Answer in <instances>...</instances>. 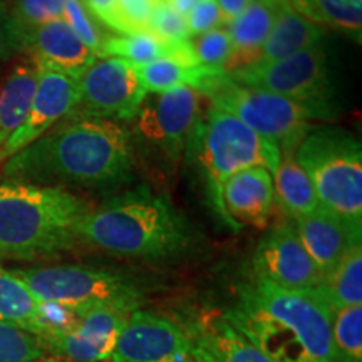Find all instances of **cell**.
I'll use <instances>...</instances> for the list:
<instances>
[{
    "label": "cell",
    "mask_w": 362,
    "mask_h": 362,
    "mask_svg": "<svg viewBox=\"0 0 362 362\" xmlns=\"http://www.w3.org/2000/svg\"><path fill=\"white\" fill-rule=\"evenodd\" d=\"M255 279L287 291H310L322 280V274L305 252L291 223L270 228L253 253Z\"/></svg>",
    "instance_id": "4fadbf2b"
},
{
    "label": "cell",
    "mask_w": 362,
    "mask_h": 362,
    "mask_svg": "<svg viewBox=\"0 0 362 362\" xmlns=\"http://www.w3.org/2000/svg\"><path fill=\"white\" fill-rule=\"evenodd\" d=\"M292 225L322 277L347 255V252L362 243V230L322 206L296 218Z\"/></svg>",
    "instance_id": "9a60e30c"
},
{
    "label": "cell",
    "mask_w": 362,
    "mask_h": 362,
    "mask_svg": "<svg viewBox=\"0 0 362 362\" xmlns=\"http://www.w3.org/2000/svg\"><path fill=\"white\" fill-rule=\"evenodd\" d=\"M332 362H362V305L334 312Z\"/></svg>",
    "instance_id": "f1b7e54d"
},
{
    "label": "cell",
    "mask_w": 362,
    "mask_h": 362,
    "mask_svg": "<svg viewBox=\"0 0 362 362\" xmlns=\"http://www.w3.org/2000/svg\"><path fill=\"white\" fill-rule=\"evenodd\" d=\"M64 119L8 158L4 180L94 192H111L134 180L136 158L123 124L86 112Z\"/></svg>",
    "instance_id": "6da1fadb"
},
{
    "label": "cell",
    "mask_w": 362,
    "mask_h": 362,
    "mask_svg": "<svg viewBox=\"0 0 362 362\" xmlns=\"http://www.w3.org/2000/svg\"><path fill=\"white\" fill-rule=\"evenodd\" d=\"M146 93H163L175 88H192L203 93L225 74L220 67L185 66L171 59H160L149 64H134Z\"/></svg>",
    "instance_id": "d4e9b609"
},
{
    "label": "cell",
    "mask_w": 362,
    "mask_h": 362,
    "mask_svg": "<svg viewBox=\"0 0 362 362\" xmlns=\"http://www.w3.org/2000/svg\"><path fill=\"white\" fill-rule=\"evenodd\" d=\"M30 362H62L59 359H54V357H40V359H35V361H30Z\"/></svg>",
    "instance_id": "ab89813d"
},
{
    "label": "cell",
    "mask_w": 362,
    "mask_h": 362,
    "mask_svg": "<svg viewBox=\"0 0 362 362\" xmlns=\"http://www.w3.org/2000/svg\"><path fill=\"white\" fill-rule=\"evenodd\" d=\"M188 146L197 149V161L205 181L208 200L228 226L230 221L221 203L225 181L253 166H262L274 175L280 161L279 146L214 104L203 112Z\"/></svg>",
    "instance_id": "5b68a950"
},
{
    "label": "cell",
    "mask_w": 362,
    "mask_h": 362,
    "mask_svg": "<svg viewBox=\"0 0 362 362\" xmlns=\"http://www.w3.org/2000/svg\"><path fill=\"white\" fill-rule=\"evenodd\" d=\"M317 25H327L361 44L362 0H285Z\"/></svg>",
    "instance_id": "4316f807"
},
{
    "label": "cell",
    "mask_w": 362,
    "mask_h": 362,
    "mask_svg": "<svg viewBox=\"0 0 362 362\" xmlns=\"http://www.w3.org/2000/svg\"><path fill=\"white\" fill-rule=\"evenodd\" d=\"M16 51V44L8 29V13L6 7L0 6V59L11 57Z\"/></svg>",
    "instance_id": "8d00e7d4"
},
{
    "label": "cell",
    "mask_w": 362,
    "mask_h": 362,
    "mask_svg": "<svg viewBox=\"0 0 362 362\" xmlns=\"http://www.w3.org/2000/svg\"><path fill=\"white\" fill-rule=\"evenodd\" d=\"M116 2L117 0H83L86 8L90 12V16L94 19L119 33L116 16Z\"/></svg>",
    "instance_id": "d590c367"
},
{
    "label": "cell",
    "mask_w": 362,
    "mask_h": 362,
    "mask_svg": "<svg viewBox=\"0 0 362 362\" xmlns=\"http://www.w3.org/2000/svg\"><path fill=\"white\" fill-rule=\"evenodd\" d=\"M66 0H13L8 13V29L17 51H22L27 37L40 25L62 19Z\"/></svg>",
    "instance_id": "83f0119b"
},
{
    "label": "cell",
    "mask_w": 362,
    "mask_h": 362,
    "mask_svg": "<svg viewBox=\"0 0 362 362\" xmlns=\"http://www.w3.org/2000/svg\"><path fill=\"white\" fill-rule=\"evenodd\" d=\"M221 203L232 228L238 230L242 225L264 228L275 203L272 173L253 166L232 175L221 189Z\"/></svg>",
    "instance_id": "2e32d148"
},
{
    "label": "cell",
    "mask_w": 362,
    "mask_h": 362,
    "mask_svg": "<svg viewBox=\"0 0 362 362\" xmlns=\"http://www.w3.org/2000/svg\"><path fill=\"white\" fill-rule=\"evenodd\" d=\"M44 356L45 351L35 334L0 322V362H30Z\"/></svg>",
    "instance_id": "f546056e"
},
{
    "label": "cell",
    "mask_w": 362,
    "mask_h": 362,
    "mask_svg": "<svg viewBox=\"0 0 362 362\" xmlns=\"http://www.w3.org/2000/svg\"><path fill=\"white\" fill-rule=\"evenodd\" d=\"M158 0H117L116 16L121 34L148 33L149 17Z\"/></svg>",
    "instance_id": "836d02e7"
},
{
    "label": "cell",
    "mask_w": 362,
    "mask_h": 362,
    "mask_svg": "<svg viewBox=\"0 0 362 362\" xmlns=\"http://www.w3.org/2000/svg\"><path fill=\"white\" fill-rule=\"evenodd\" d=\"M0 322L16 325L35 336L51 329L47 305L34 296L16 270L0 265Z\"/></svg>",
    "instance_id": "44dd1931"
},
{
    "label": "cell",
    "mask_w": 362,
    "mask_h": 362,
    "mask_svg": "<svg viewBox=\"0 0 362 362\" xmlns=\"http://www.w3.org/2000/svg\"><path fill=\"white\" fill-rule=\"evenodd\" d=\"M62 21L67 27L76 34L81 42L96 54V57H101V47L104 39L103 33L99 30L98 22L90 16V12L86 8L83 0H66L64 11H62Z\"/></svg>",
    "instance_id": "1f68e13d"
},
{
    "label": "cell",
    "mask_w": 362,
    "mask_h": 362,
    "mask_svg": "<svg viewBox=\"0 0 362 362\" xmlns=\"http://www.w3.org/2000/svg\"><path fill=\"white\" fill-rule=\"evenodd\" d=\"M111 362H197L183 324L134 310L117 339Z\"/></svg>",
    "instance_id": "7c38bea8"
},
{
    "label": "cell",
    "mask_w": 362,
    "mask_h": 362,
    "mask_svg": "<svg viewBox=\"0 0 362 362\" xmlns=\"http://www.w3.org/2000/svg\"><path fill=\"white\" fill-rule=\"evenodd\" d=\"M22 51L30 54L37 69L61 72L74 79H79L81 74L98 59L96 54L76 37L62 19L37 27L27 37Z\"/></svg>",
    "instance_id": "e0dca14e"
},
{
    "label": "cell",
    "mask_w": 362,
    "mask_h": 362,
    "mask_svg": "<svg viewBox=\"0 0 362 362\" xmlns=\"http://www.w3.org/2000/svg\"><path fill=\"white\" fill-rule=\"evenodd\" d=\"M89 202L66 188L4 181L0 185V259L57 257L79 242Z\"/></svg>",
    "instance_id": "277c9868"
},
{
    "label": "cell",
    "mask_w": 362,
    "mask_h": 362,
    "mask_svg": "<svg viewBox=\"0 0 362 362\" xmlns=\"http://www.w3.org/2000/svg\"><path fill=\"white\" fill-rule=\"evenodd\" d=\"M252 0H216L225 24H230L235 17H238L248 7Z\"/></svg>",
    "instance_id": "74e56055"
},
{
    "label": "cell",
    "mask_w": 362,
    "mask_h": 362,
    "mask_svg": "<svg viewBox=\"0 0 362 362\" xmlns=\"http://www.w3.org/2000/svg\"><path fill=\"white\" fill-rule=\"evenodd\" d=\"M197 362H274L242 336L225 314L183 324Z\"/></svg>",
    "instance_id": "ac0fdd59"
},
{
    "label": "cell",
    "mask_w": 362,
    "mask_h": 362,
    "mask_svg": "<svg viewBox=\"0 0 362 362\" xmlns=\"http://www.w3.org/2000/svg\"><path fill=\"white\" fill-rule=\"evenodd\" d=\"M205 94L192 88L148 93L129 121L128 134L136 163L143 158L165 176L175 173L205 112Z\"/></svg>",
    "instance_id": "52a82bcc"
},
{
    "label": "cell",
    "mask_w": 362,
    "mask_h": 362,
    "mask_svg": "<svg viewBox=\"0 0 362 362\" xmlns=\"http://www.w3.org/2000/svg\"><path fill=\"white\" fill-rule=\"evenodd\" d=\"M16 274L40 302L74 315L94 309L134 312L141 304V291L129 279L107 270L57 265L16 270Z\"/></svg>",
    "instance_id": "9c48e42d"
},
{
    "label": "cell",
    "mask_w": 362,
    "mask_h": 362,
    "mask_svg": "<svg viewBox=\"0 0 362 362\" xmlns=\"http://www.w3.org/2000/svg\"><path fill=\"white\" fill-rule=\"evenodd\" d=\"M277 11L279 0H252L245 11L226 24L233 52L223 67L225 72L255 64L277 17Z\"/></svg>",
    "instance_id": "d6986e66"
},
{
    "label": "cell",
    "mask_w": 362,
    "mask_h": 362,
    "mask_svg": "<svg viewBox=\"0 0 362 362\" xmlns=\"http://www.w3.org/2000/svg\"><path fill=\"white\" fill-rule=\"evenodd\" d=\"M314 185L319 205L362 230V146L342 128L319 126L293 153Z\"/></svg>",
    "instance_id": "8992f818"
},
{
    "label": "cell",
    "mask_w": 362,
    "mask_h": 362,
    "mask_svg": "<svg viewBox=\"0 0 362 362\" xmlns=\"http://www.w3.org/2000/svg\"><path fill=\"white\" fill-rule=\"evenodd\" d=\"M168 2H170V6L173 7L181 17H185V19H187L189 11H192V8L197 6L200 0H168Z\"/></svg>",
    "instance_id": "f35d334b"
},
{
    "label": "cell",
    "mask_w": 362,
    "mask_h": 362,
    "mask_svg": "<svg viewBox=\"0 0 362 362\" xmlns=\"http://www.w3.org/2000/svg\"><path fill=\"white\" fill-rule=\"evenodd\" d=\"M296 151H280V161L274 171L275 202L292 220L309 215L319 208L314 185L293 158Z\"/></svg>",
    "instance_id": "cb8c5ba5"
},
{
    "label": "cell",
    "mask_w": 362,
    "mask_h": 362,
    "mask_svg": "<svg viewBox=\"0 0 362 362\" xmlns=\"http://www.w3.org/2000/svg\"><path fill=\"white\" fill-rule=\"evenodd\" d=\"M79 84V112L129 123L148 96L133 62L121 57H101L86 69Z\"/></svg>",
    "instance_id": "8fae6325"
},
{
    "label": "cell",
    "mask_w": 362,
    "mask_h": 362,
    "mask_svg": "<svg viewBox=\"0 0 362 362\" xmlns=\"http://www.w3.org/2000/svg\"><path fill=\"white\" fill-rule=\"evenodd\" d=\"M35 86L37 67L30 61L17 64L4 81L0 88V151L24 123L30 110Z\"/></svg>",
    "instance_id": "603a6c76"
},
{
    "label": "cell",
    "mask_w": 362,
    "mask_h": 362,
    "mask_svg": "<svg viewBox=\"0 0 362 362\" xmlns=\"http://www.w3.org/2000/svg\"><path fill=\"white\" fill-rule=\"evenodd\" d=\"M101 57H121L133 64H149L160 59H171L185 66H198L189 40L166 42L149 33L106 37L101 47Z\"/></svg>",
    "instance_id": "7402d4cb"
},
{
    "label": "cell",
    "mask_w": 362,
    "mask_h": 362,
    "mask_svg": "<svg viewBox=\"0 0 362 362\" xmlns=\"http://www.w3.org/2000/svg\"><path fill=\"white\" fill-rule=\"evenodd\" d=\"M233 83L269 90L293 101L334 112L329 59L322 44L267 64L226 72Z\"/></svg>",
    "instance_id": "30bf717a"
},
{
    "label": "cell",
    "mask_w": 362,
    "mask_h": 362,
    "mask_svg": "<svg viewBox=\"0 0 362 362\" xmlns=\"http://www.w3.org/2000/svg\"><path fill=\"white\" fill-rule=\"evenodd\" d=\"M79 106L78 79L47 69H37V86L24 123L0 151V163L29 146Z\"/></svg>",
    "instance_id": "5bb4252c"
},
{
    "label": "cell",
    "mask_w": 362,
    "mask_h": 362,
    "mask_svg": "<svg viewBox=\"0 0 362 362\" xmlns=\"http://www.w3.org/2000/svg\"><path fill=\"white\" fill-rule=\"evenodd\" d=\"M226 319L274 362H332L334 312L310 291L255 279L242 287Z\"/></svg>",
    "instance_id": "7a4b0ae2"
},
{
    "label": "cell",
    "mask_w": 362,
    "mask_h": 362,
    "mask_svg": "<svg viewBox=\"0 0 362 362\" xmlns=\"http://www.w3.org/2000/svg\"><path fill=\"white\" fill-rule=\"evenodd\" d=\"M148 33L156 35L158 39L166 40V42H183V40L192 39L187 19L170 6L168 0L156 2L151 17H149Z\"/></svg>",
    "instance_id": "d6a6232c"
},
{
    "label": "cell",
    "mask_w": 362,
    "mask_h": 362,
    "mask_svg": "<svg viewBox=\"0 0 362 362\" xmlns=\"http://www.w3.org/2000/svg\"><path fill=\"white\" fill-rule=\"evenodd\" d=\"M315 292L332 312L362 304V243L347 252V255L324 275Z\"/></svg>",
    "instance_id": "484cf974"
},
{
    "label": "cell",
    "mask_w": 362,
    "mask_h": 362,
    "mask_svg": "<svg viewBox=\"0 0 362 362\" xmlns=\"http://www.w3.org/2000/svg\"><path fill=\"white\" fill-rule=\"evenodd\" d=\"M324 29L298 13L285 0H279V11L274 25L262 45L260 56L255 64H267L285 59L292 54L305 51L322 44Z\"/></svg>",
    "instance_id": "ffe728a7"
},
{
    "label": "cell",
    "mask_w": 362,
    "mask_h": 362,
    "mask_svg": "<svg viewBox=\"0 0 362 362\" xmlns=\"http://www.w3.org/2000/svg\"><path fill=\"white\" fill-rule=\"evenodd\" d=\"M189 44H192V51L198 66L205 67L223 69L233 52L232 40L225 27H216L205 34L194 35L193 39H189Z\"/></svg>",
    "instance_id": "4dcf8cb0"
},
{
    "label": "cell",
    "mask_w": 362,
    "mask_h": 362,
    "mask_svg": "<svg viewBox=\"0 0 362 362\" xmlns=\"http://www.w3.org/2000/svg\"><path fill=\"white\" fill-rule=\"evenodd\" d=\"M202 94L210 104L233 115L257 134L274 143L280 151H296L314 121L329 119L334 112L279 96L269 90L233 83L226 72Z\"/></svg>",
    "instance_id": "ba28073f"
},
{
    "label": "cell",
    "mask_w": 362,
    "mask_h": 362,
    "mask_svg": "<svg viewBox=\"0 0 362 362\" xmlns=\"http://www.w3.org/2000/svg\"><path fill=\"white\" fill-rule=\"evenodd\" d=\"M79 240L117 257L160 260L187 252L193 232L170 198L139 185L93 208Z\"/></svg>",
    "instance_id": "3957f363"
},
{
    "label": "cell",
    "mask_w": 362,
    "mask_h": 362,
    "mask_svg": "<svg viewBox=\"0 0 362 362\" xmlns=\"http://www.w3.org/2000/svg\"><path fill=\"white\" fill-rule=\"evenodd\" d=\"M223 24V16L216 0H200L187 16V25L192 37L205 34Z\"/></svg>",
    "instance_id": "e575fe53"
}]
</instances>
